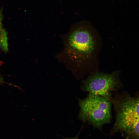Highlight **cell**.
I'll return each instance as SVG.
<instances>
[{"mask_svg":"<svg viewBox=\"0 0 139 139\" xmlns=\"http://www.w3.org/2000/svg\"><path fill=\"white\" fill-rule=\"evenodd\" d=\"M68 43L71 53L81 70L83 77L88 73L90 74L97 71L101 41L95 29L82 24L71 33Z\"/></svg>","mask_w":139,"mask_h":139,"instance_id":"obj_1","label":"cell"},{"mask_svg":"<svg viewBox=\"0 0 139 139\" xmlns=\"http://www.w3.org/2000/svg\"><path fill=\"white\" fill-rule=\"evenodd\" d=\"M80 109L79 118L101 129L112 119L111 101L102 97L89 93L83 99H78Z\"/></svg>","mask_w":139,"mask_h":139,"instance_id":"obj_2","label":"cell"},{"mask_svg":"<svg viewBox=\"0 0 139 139\" xmlns=\"http://www.w3.org/2000/svg\"><path fill=\"white\" fill-rule=\"evenodd\" d=\"M120 73L117 71L109 73L96 71L82 81L81 88L82 91L111 101L113 92L118 90L123 86Z\"/></svg>","mask_w":139,"mask_h":139,"instance_id":"obj_3","label":"cell"},{"mask_svg":"<svg viewBox=\"0 0 139 139\" xmlns=\"http://www.w3.org/2000/svg\"><path fill=\"white\" fill-rule=\"evenodd\" d=\"M111 102L116 114L139 118V92L137 93L134 97L124 92L117 94L112 98Z\"/></svg>","mask_w":139,"mask_h":139,"instance_id":"obj_4","label":"cell"},{"mask_svg":"<svg viewBox=\"0 0 139 139\" xmlns=\"http://www.w3.org/2000/svg\"><path fill=\"white\" fill-rule=\"evenodd\" d=\"M113 133L120 131L127 139H139V118L128 115L116 114Z\"/></svg>","mask_w":139,"mask_h":139,"instance_id":"obj_5","label":"cell"},{"mask_svg":"<svg viewBox=\"0 0 139 139\" xmlns=\"http://www.w3.org/2000/svg\"><path fill=\"white\" fill-rule=\"evenodd\" d=\"M6 32L3 29L1 30L0 38V46L4 50L6 51L8 50V44Z\"/></svg>","mask_w":139,"mask_h":139,"instance_id":"obj_6","label":"cell"},{"mask_svg":"<svg viewBox=\"0 0 139 139\" xmlns=\"http://www.w3.org/2000/svg\"><path fill=\"white\" fill-rule=\"evenodd\" d=\"M3 15L2 14V10L1 9L0 10V30L2 28V21L3 19Z\"/></svg>","mask_w":139,"mask_h":139,"instance_id":"obj_7","label":"cell"},{"mask_svg":"<svg viewBox=\"0 0 139 139\" xmlns=\"http://www.w3.org/2000/svg\"><path fill=\"white\" fill-rule=\"evenodd\" d=\"M78 135L73 138H66V139H78Z\"/></svg>","mask_w":139,"mask_h":139,"instance_id":"obj_8","label":"cell"},{"mask_svg":"<svg viewBox=\"0 0 139 139\" xmlns=\"http://www.w3.org/2000/svg\"><path fill=\"white\" fill-rule=\"evenodd\" d=\"M2 30H0V36H1V30H2Z\"/></svg>","mask_w":139,"mask_h":139,"instance_id":"obj_9","label":"cell"},{"mask_svg":"<svg viewBox=\"0 0 139 139\" xmlns=\"http://www.w3.org/2000/svg\"><path fill=\"white\" fill-rule=\"evenodd\" d=\"M2 64V62L0 61V66H1Z\"/></svg>","mask_w":139,"mask_h":139,"instance_id":"obj_10","label":"cell"}]
</instances>
